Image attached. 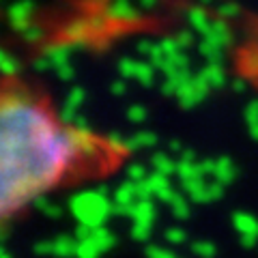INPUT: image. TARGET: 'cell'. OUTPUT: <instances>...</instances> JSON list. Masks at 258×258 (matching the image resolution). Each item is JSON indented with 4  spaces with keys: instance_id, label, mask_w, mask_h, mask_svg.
I'll use <instances>...</instances> for the list:
<instances>
[{
    "instance_id": "6da1fadb",
    "label": "cell",
    "mask_w": 258,
    "mask_h": 258,
    "mask_svg": "<svg viewBox=\"0 0 258 258\" xmlns=\"http://www.w3.org/2000/svg\"><path fill=\"white\" fill-rule=\"evenodd\" d=\"M84 157L74 127H60L47 106L22 84L3 95V217L9 220L54 187Z\"/></svg>"
},
{
    "instance_id": "7a4b0ae2",
    "label": "cell",
    "mask_w": 258,
    "mask_h": 258,
    "mask_svg": "<svg viewBox=\"0 0 258 258\" xmlns=\"http://www.w3.org/2000/svg\"><path fill=\"white\" fill-rule=\"evenodd\" d=\"M69 209L80 224L99 228L114 213V205L106 198L103 191H80L69 200Z\"/></svg>"
},
{
    "instance_id": "3957f363",
    "label": "cell",
    "mask_w": 258,
    "mask_h": 258,
    "mask_svg": "<svg viewBox=\"0 0 258 258\" xmlns=\"http://www.w3.org/2000/svg\"><path fill=\"white\" fill-rule=\"evenodd\" d=\"M183 189L189 194V198L198 205H209V203H215L224 196V185L220 183H213V185H207L205 179H191V181H183Z\"/></svg>"
},
{
    "instance_id": "277c9868",
    "label": "cell",
    "mask_w": 258,
    "mask_h": 258,
    "mask_svg": "<svg viewBox=\"0 0 258 258\" xmlns=\"http://www.w3.org/2000/svg\"><path fill=\"white\" fill-rule=\"evenodd\" d=\"M166 187H170L168 176L159 174V172H153L142 183H138V200H151V196H157V194L164 191Z\"/></svg>"
},
{
    "instance_id": "5b68a950",
    "label": "cell",
    "mask_w": 258,
    "mask_h": 258,
    "mask_svg": "<svg viewBox=\"0 0 258 258\" xmlns=\"http://www.w3.org/2000/svg\"><path fill=\"white\" fill-rule=\"evenodd\" d=\"M123 215L132 217L136 224L153 226V222H155V217H157V211H155V207H153L151 200H138V203H134L132 207H127L123 211Z\"/></svg>"
},
{
    "instance_id": "8992f818",
    "label": "cell",
    "mask_w": 258,
    "mask_h": 258,
    "mask_svg": "<svg viewBox=\"0 0 258 258\" xmlns=\"http://www.w3.org/2000/svg\"><path fill=\"white\" fill-rule=\"evenodd\" d=\"M134 203H138V183L127 181L114 191V213L123 215L127 207H132Z\"/></svg>"
},
{
    "instance_id": "52a82bcc",
    "label": "cell",
    "mask_w": 258,
    "mask_h": 258,
    "mask_svg": "<svg viewBox=\"0 0 258 258\" xmlns=\"http://www.w3.org/2000/svg\"><path fill=\"white\" fill-rule=\"evenodd\" d=\"M237 166L232 164V159L230 157H220V159H215V172H213V179L215 183H220V185H230L232 181L237 179Z\"/></svg>"
},
{
    "instance_id": "ba28073f",
    "label": "cell",
    "mask_w": 258,
    "mask_h": 258,
    "mask_svg": "<svg viewBox=\"0 0 258 258\" xmlns=\"http://www.w3.org/2000/svg\"><path fill=\"white\" fill-rule=\"evenodd\" d=\"M232 226H235V230L241 237H245V235H256L258 237V220L254 215L245 213V211H237L235 215H232Z\"/></svg>"
},
{
    "instance_id": "9c48e42d",
    "label": "cell",
    "mask_w": 258,
    "mask_h": 258,
    "mask_svg": "<svg viewBox=\"0 0 258 258\" xmlns=\"http://www.w3.org/2000/svg\"><path fill=\"white\" fill-rule=\"evenodd\" d=\"M76 249H78L76 239L64 237V235L54 239V256L56 258H71V256H76Z\"/></svg>"
},
{
    "instance_id": "30bf717a",
    "label": "cell",
    "mask_w": 258,
    "mask_h": 258,
    "mask_svg": "<svg viewBox=\"0 0 258 258\" xmlns=\"http://www.w3.org/2000/svg\"><path fill=\"white\" fill-rule=\"evenodd\" d=\"M151 166L155 168V172H159V174H166V176L176 174V161H172L166 153H155V155L151 157Z\"/></svg>"
},
{
    "instance_id": "8fae6325",
    "label": "cell",
    "mask_w": 258,
    "mask_h": 258,
    "mask_svg": "<svg viewBox=\"0 0 258 258\" xmlns=\"http://www.w3.org/2000/svg\"><path fill=\"white\" fill-rule=\"evenodd\" d=\"M91 239L97 243V247L101 249V254L103 252H108L110 247H114V243H116V239H114V235L106 228V226H99V228H93V235H91Z\"/></svg>"
},
{
    "instance_id": "7c38bea8",
    "label": "cell",
    "mask_w": 258,
    "mask_h": 258,
    "mask_svg": "<svg viewBox=\"0 0 258 258\" xmlns=\"http://www.w3.org/2000/svg\"><path fill=\"white\" fill-rule=\"evenodd\" d=\"M153 144H157V136L151 134V132H140L127 138V149L129 151H136V149H149Z\"/></svg>"
},
{
    "instance_id": "4fadbf2b",
    "label": "cell",
    "mask_w": 258,
    "mask_h": 258,
    "mask_svg": "<svg viewBox=\"0 0 258 258\" xmlns=\"http://www.w3.org/2000/svg\"><path fill=\"white\" fill-rule=\"evenodd\" d=\"M101 249L97 247V243L93 239L86 241H78V249H76V258H99Z\"/></svg>"
},
{
    "instance_id": "5bb4252c",
    "label": "cell",
    "mask_w": 258,
    "mask_h": 258,
    "mask_svg": "<svg viewBox=\"0 0 258 258\" xmlns=\"http://www.w3.org/2000/svg\"><path fill=\"white\" fill-rule=\"evenodd\" d=\"M32 205H35L39 211H41L43 215H47V217H60V213H62V209L56 203H50V200L45 198V194H43V196H39Z\"/></svg>"
},
{
    "instance_id": "9a60e30c",
    "label": "cell",
    "mask_w": 258,
    "mask_h": 258,
    "mask_svg": "<svg viewBox=\"0 0 258 258\" xmlns=\"http://www.w3.org/2000/svg\"><path fill=\"white\" fill-rule=\"evenodd\" d=\"M191 252L196 254V256H200V258H215V254H217V247H215V243L213 241H194L191 243Z\"/></svg>"
},
{
    "instance_id": "2e32d148",
    "label": "cell",
    "mask_w": 258,
    "mask_h": 258,
    "mask_svg": "<svg viewBox=\"0 0 258 258\" xmlns=\"http://www.w3.org/2000/svg\"><path fill=\"white\" fill-rule=\"evenodd\" d=\"M168 207H170V211L174 213V217H179V220H187L189 217V205L185 203V198L181 194H176V198Z\"/></svg>"
},
{
    "instance_id": "e0dca14e",
    "label": "cell",
    "mask_w": 258,
    "mask_h": 258,
    "mask_svg": "<svg viewBox=\"0 0 258 258\" xmlns=\"http://www.w3.org/2000/svg\"><path fill=\"white\" fill-rule=\"evenodd\" d=\"M147 176H149V172H147V168H144L142 164H132V166L127 168V181L142 183Z\"/></svg>"
},
{
    "instance_id": "ac0fdd59",
    "label": "cell",
    "mask_w": 258,
    "mask_h": 258,
    "mask_svg": "<svg viewBox=\"0 0 258 258\" xmlns=\"http://www.w3.org/2000/svg\"><path fill=\"white\" fill-rule=\"evenodd\" d=\"M151 228L153 226H149V224H136L134 222V226H132V237H134V241H149L151 239Z\"/></svg>"
},
{
    "instance_id": "d6986e66",
    "label": "cell",
    "mask_w": 258,
    "mask_h": 258,
    "mask_svg": "<svg viewBox=\"0 0 258 258\" xmlns=\"http://www.w3.org/2000/svg\"><path fill=\"white\" fill-rule=\"evenodd\" d=\"M185 239H187V235H185V230L179 228V226H172V228L166 230V241H170V243H174V245L183 243Z\"/></svg>"
},
{
    "instance_id": "ffe728a7",
    "label": "cell",
    "mask_w": 258,
    "mask_h": 258,
    "mask_svg": "<svg viewBox=\"0 0 258 258\" xmlns=\"http://www.w3.org/2000/svg\"><path fill=\"white\" fill-rule=\"evenodd\" d=\"M127 118L132 120V123H144V120H147V110L142 106H132L127 110Z\"/></svg>"
},
{
    "instance_id": "44dd1931",
    "label": "cell",
    "mask_w": 258,
    "mask_h": 258,
    "mask_svg": "<svg viewBox=\"0 0 258 258\" xmlns=\"http://www.w3.org/2000/svg\"><path fill=\"white\" fill-rule=\"evenodd\" d=\"M245 120L249 127H256L258 125V101H252L245 110Z\"/></svg>"
},
{
    "instance_id": "7402d4cb",
    "label": "cell",
    "mask_w": 258,
    "mask_h": 258,
    "mask_svg": "<svg viewBox=\"0 0 258 258\" xmlns=\"http://www.w3.org/2000/svg\"><path fill=\"white\" fill-rule=\"evenodd\" d=\"M147 256L149 258H176L172 252H168V249H164V247H157V245H149Z\"/></svg>"
},
{
    "instance_id": "603a6c76",
    "label": "cell",
    "mask_w": 258,
    "mask_h": 258,
    "mask_svg": "<svg viewBox=\"0 0 258 258\" xmlns=\"http://www.w3.org/2000/svg\"><path fill=\"white\" fill-rule=\"evenodd\" d=\"M35 254L39 256H54V241H39L35 245Z\"/></svg>"
},
{
    "instance_id": "cb8c5ba5",
    "label": "cell",
    "mask_w": 258,
    "mask_h": 258,
    "mask_svg": "<svg viewBox=\"0 0 258 258\" xmlns=\"http://www.w3.org/2000/svg\"><path fill=\"white\" fill-rule=\"evenodd\" d=\"M239 243L243 245V247H247V249H249V247H254V245L258 243V237H256V235H245V237H241Z\"/></svg>"
},
{
    "instance_id": "d4e9b609",
    "label": "cell",
    "mask_w": 258,
    "mask_h": 258,
    "mask_svg": "<svg viewBox=\"0 0 258 258\" xmlns=\"http://www.w3.org/2000/svg\"><path fill=\"white\" fill-rule=\"evenodd\" d=\"M168 149H170L172 153H179V155H183V147H181V142H179V140H170Z\"/></svg>"
},
{
    "instance_id": "484cf974",
    "label": "cell",
    "mask_w": 258,
    "mask_h": 258,
    "mask_svg": "<svg viewBox=\"0 0 258 258\" xmlns=\"http://www.w3.org/2000/svg\"><path fill=\"white\" fill-rule=\"evenodd\" d=\"M249 136H252L254 140H258V125L256 127H249Z\"/></svg>"
},
{
    "instance_id": "4316f807",
    "label": "cell",
    "mask_w": 258,
    "mask_h": 258,
    "mask_svg": "<svg viewBox=\"0 0 258 258\" xmlns=\"http://www.w3.org/2000/svg\"><path fill=\"white\" fill-rule=\"evenodd\" d=\"M125 88H123V84H114V93H123Z\"/></svg>"
},
{
    "instance_id": "83f0119b",
    "label": "cell",
    "mask_w": 258,
    "mask_h": 258,
    "mask_svg": "<svg viewBox=\"0 0 258 258\" xmlns=\"http://www.w3.org/2000/svg\"><path fill=\"white\" fill-rule=\"evenodd\" d=\"M0 258H11V254L7 252V249H3V256H0Z\"/></svg>"
}]
</instances>
